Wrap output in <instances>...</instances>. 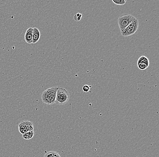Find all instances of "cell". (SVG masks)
I'll use <instances>...</instances> for the list:
<instances>
[{
    "mask_svg": "<svg viewBox=\"0 0 159 157\" xmlns=\"http://www.w3.org/2000/svg\"><path fill=\"white\" fill-rule=\"evenodd\" d=\"M138 27L139 22L138 19L136 18L124 31L121 32L122 35L124 37L133 35L138 31Z\"/></svg>",
    "mask_w": 159,
    "mask_h": 157,
    "instance_id": "4",
    "label": "cell"
},
{
    "mask_svg": "<svg viewBox=\"0 0 159 157\" xmlns=\"http://www.w3.org/2000/svg\"><path fill=\"white\" fill-rule=\"evenodd\" d=\"M91 88V86H89L88 85H85L83 86L82 90L83 91L85 92H87L90 91V88Z\"/></svg>",
    "mask_w": 159,
    "mask_h": 157,
    "instance_id": "13",
    "label": "cell"
},
{
    "mask_svg": "<svg viewBox=\"0 0 159 157\" xmlns=\"http://www.w3.org/2000/svg\"><path fill=\"white\" fill-rule=\"evenodd\" d=\"M82 14L77 13L75 14L74 16V19L75 22H80L82 19Z\"/></svg>",
    "mask_w": 159,
    "mask_h": 157,
    "instance_id": "12",
    "label": "cell"
},
{
    "mask_svg": "<svg viewBox=\"0 0 159 157\" xmlns=\"http://www.w3.org/2000/svg\"><path fill=\"white\" fill-rule=\"evenodd\" d=\"M40 37V32L37 28H33L32 33V44L37 43Z\"/></svg>",
    "mask_w": 159,
    "mask_h": 157,
    "instance_id": "6",
    "label": "cell"
},
{
    "mask_svg": "<svg viewBox=\"0 0 159 157\" xmlns=\"http://www.w3.org/2000/svg\"><path fill=\"white\" fill-rule=\"evenodd\" d=\"M70 94L67 90L64 88L57 87L55 103L58 105H63L68 101Z\"/></svg>",
    "mask_w": 159,
    "mask_h": 157,
    "instance_id": "2",
    "label": "cell"
},
{
    "mask_svg": "<svg viewBox=\"0 0 159 157\" xmlns=\"http://www.w3.org/2000/svg\"><path fill=\"white\" fill-rule=\"evenodd\" d=\"M137 65L139 69L141 70H144L149 67V64H147L146 63L142 62H138Z\"/></svg>",
    "mask_w": 159,
    "mask_h": 157,
    "instance_id": "9",
    "label": "cell"
},
{
    "mask_svg": "<svg viewBox=\"0 0 159 157\" xmlns=\"http://www.w3.org/2000/svg\"><path fill=\"white\" fill-rule=\"evenodd\" d=\"M57 87H52L43 92L41 99L43 103L47 105H52L55 103Z\"/></svg>",
    "mask_w": 159,
    "mask_h": 157,
    "instance_id": "1",
    "label": "cell"
},
{
    "mask_svg": "<svg viewBox=\"0 0 159 157\" xmlns=\"http://www.w3.org/2000/svg\"><path fill=\"white\" fill-rule=\"evenodd\" d=\"M135 19L136 18L133 15L129 14H125L120 15L118 18V22L121 32L124 31Z\"/></svg>",
    "mask_w": 159,
    "mask_h": 157,
    "instance_id": "3",
    "label": "cell"
},
{
    "mask_svg": "<svg viewBox=\"0 0 159 157\" xmlns=\"http://www.w3.org/2000/svg\"><path fill=\"white\" fill-rule=\"evenodd\" d=\"M112 1L115 4L122 6L125 4L127 1L126 0H112Z\"/></svg>",
    "mask_w": 159,
    "mask_h": 157,
    "instance_id": "11",
    "label": "cell"
},
{
    "mask_svg": "<svg viewBox=\"0 0 159 157\" xmlns=\"http://www.w3.org/2000/svg\"><path fill=\"white\" fill-rule=\"evenodd\" d=\"M18 128L19 133L22 135L27 132L34 131L33 122L29 120H22L19 124Z\"/></svg>",
    "mask_w": 159,
    "mask_h": 157,
    "instance_id": "5",
    "label": "cell"
},
{
    "mask_svg": "<svg viewBox=\"0 0 159 157\" xmlns=\"http://www.w3.org/2000/svg\"><path fill=\"white\" fill-rule=\"evenodd\" d=\"M44 157H61V156L57 152L49 151L44 154Z\"/></svg>",
    "mask_w": 159,
    "mask_h": 157,
    "instance_id": "10",
    "label": "cell"
},
{
    "mask_svg": "<svg viewBox=\"0 0 159 157\" xmlns=\"http://www.w3.org/2000/svg\"><path fill=\"white\" fill-rule=\"evenodd\" d=\"M33 28H29L26 31L25 35V39L26 42L28 44H32V33Z\"/></svg>",
    "mask_w": 159,
    "mask_h": 157,
    "instance_id": "7",
    "label": "cell"
},
{
    "mask_svg": "<svg viewBox=\"0 0 159 157\" xmlns=\"http://www.w3.org/2000/svg\"><path fill=\"white\" fill-rule=\"evenodd\" d=\"M34 134H35V132L34 131H30L26 133L25 134H23V138L25 140H30L33 138Z\"/></svg>",
    "mask_w": 159,
    "mask_h": 157,
    "instance_id": "8",
    "label": "cell"
}]
</instances>
